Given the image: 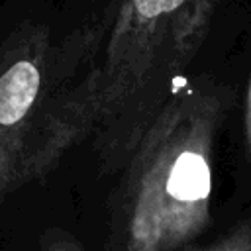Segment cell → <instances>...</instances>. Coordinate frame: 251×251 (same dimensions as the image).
Segmentation results:
<instances>
[{
  "instance_id": "277c9868",
  "label": "cell",
  "mask_w": 251,
  "mask_h": 251,
  "mask_svg": "<svg viewBox=\"0 0 251 251\" xmlns=\"http://www.w3.org/2000/svg\"><path fill=\"white\" fill-rule=\"evenodd\" d=\"M200 251H251V220L239 224L214 245L204 247Z\"/></svg>"
},
{
  "instance_id": "3957f363",
  "label": "cell",
  "mask_w": 251,
  "mask_h": 251,
  "mask_svg": "<svg viewBox=\"0 0 251 251\" xmlns=\"http://www.w3.org/2000/svg\"><path fill=\"white\" fill-rule=\"evenodd\" d=\"M51 39L43 25L25 24L0 57V204L20 188L25 147L47 92Z\"/></svg>"
},
{
  "instance_id": "5b68a950",
  "label": "cell",
  "mask_w": 251,
  "mask_h": 251,
  "mask_svg": "<svg viewBox=\"0 0 251 251\" xmlns=\"http://www.w3.org/2000/svg\"><path fill=\"white\" fill-rule=\"evenodd\" d=\"M39 251H84V249L73 235L59 229H49L41 239Z\"/></svg>"
},
{
  "instance_id": "6da1fadb",
  "label": "cell",
  "mask_w": 251,
  "mask_h": 251,
  "mask_svg": "<svg viewBox=\"0 0 251 251\" xmlns=\"http://www.w3.org/2000/svg\"><path fill=\"white\" fill-rule=\"evenodd\" d=\"M220 0H116L84 67L45 96L20 186L43 180L67 151L92 139L104 165H126L204 43Z\"/></svg>"
},
{
  "instance_id": "8992f818",
  "label": "cell",
  "mask_w": 251,
  "mask_h": 251,
  "mask_svg": "<svg viewBox=\"0 0 251 251\" xmlns=\"http://www.w3.org/2000/svg\"><path fill=\"white\" fill-rule=\"evenodd\" d=\"M243 137H245V153L251 163V78H249L247 100H245V110H243Z\"/></svg>"
},
{
  "instance_id": "7a4b0ae2",
  "label": "cell",
  "mask_w": 251,
  "mask_h": 251,
  "mask_svg": "<svg viewBox=\"0 0 251 251\" xmlns=\"http://www.w3.org/2000/svg\"><path fill=\"white\" fill-rule=\"evenodd\" d=\"M229 106L208 80L176 90L126 163L108 251H176L210 226L214 141Z\"/></svg>"
}]
</instances>
